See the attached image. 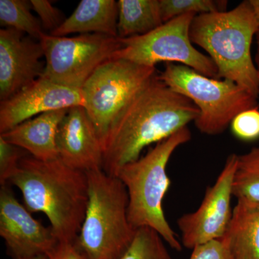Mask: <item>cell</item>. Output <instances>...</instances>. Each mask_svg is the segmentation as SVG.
Here are the masks:
<instances>
[{
	"label": "cell",
	"instance_id": "obj_1",
	"mask_svg": "<svg viewBox=\"0 0 259 259\" xmlns=\"http://www.w3.org/2000/svg\"><path fill=\"white\" fill-rule=\"evenodd\" d=\"M158 75L135 95L109 131L102 165L107 175L115 176L121 167L139 159L145 148L166 139L199 117L193 102L168 88Z\"/></svg>",
	"mask_w": 259,
	"mask_h": 259
},
{
	"label": "cell",
	"instance_id": "obj_2",
	"mask_svg": "<svg viewBox=\"0 0 259 259\" xmlns=\"http://www.w3.org/2000/svg\"><path fill=\"white\" fill-rule=\"evenodd\" d=\"M9 182L21 191L30 212L47 215L59 242H76L88 207L86 172L59 158L42 161L25 155Z\"/></svg>",
	"mask_w": 259,
	"mask_h": 259
},
{
	"label": "cell",
	"instance_id": "obj_3",
	"mask_svg": "<svg viewBox=\"0 0 259 259\" xmlns=\"http://www.w3.org/2000/svg\"><path fill=\"white\" fill-rule=\"evenodd\" d=\"M259 24L248 1L226 12L196 15L191 24L192 44L202 48L217 66L218 79L234 81L256 98L259 77L251 57Z\"/></svg>",
	"mask_w": 259,
	"mask_h": 259
},
{
	"label": "cell",
	"instance_id": "obj_4",
	"mask_svg": "<svg viewBox=\"0 0 259 259\" xmlns=\"http://www.w3.org/2000/svg\"><path fill=\"white\" fill-rule=\"evenodd\" d=\"M188 127L163 140L147 154L121 167L115 177L125 185L128 194V219L135 229L150 228L167 244L180 251L182 243L168 224L163 212V199L171 185L167 165L174 152L190 141Z\"/></svg>",
	"mask_w": 259,
	"mask_h": 259
},
{
	"label": "cell",
	"instance_id": "obj_5",
	"mask_svg": "<svg viewBox=\"0 0 259 259\" xmlns=\"http://www.w3.org/2000/svg\"><path fill=\"white\" fill-rule=\"evenodd\" d=\"M88 204L75 242L86 259H117L132 244L137 230L128 219L127 189L102 168L86 172Z\"/></svg>",
	"mask_w": 259,
	"mask_h": 259
},
{
	"label": "cell",
	"instance_id": "obj_6",
	"mask_svg": "<svg viewBox=\"0 0 259 259\" xmlns=\"http://www.w3.org/2000/svg\"><path fill=\"white\" fill-rule=\"evenodd\" d=\"M158 78L197 107L194 123L204 134H222L238 114L258 107V98L234 81L204 76L185 65L166 63Z\"/></svg>",
	"mask_w": 259,
	"mask_h": 259
},
{
	"label": "cell",
	"instance_id": "obj_7",
	"mask_svg": "<svg viewBox=\"0 0 259 259\" xmlns=\"http://www.w3.org/2000/svg\"><path fill=\"white\" fill-rule=\"evenodd\" d=\"M158 74L156 67L111 59L95 70L81 88L84 109L101 141L120 112Z\"/></svg>",
	"mask_w": 259,
	"mask_h": 259
},
{
	"label": "cell",
	"instance_id": "obj_8",
	"mask_svg": "<svg viewBox=\"0 0 259 259\" xmlns=\"http://www.w3.org/2000/svg\"><path fill=\"white\" fill-rule=\"evenodd\" d=\"M196 15L190 13L177 17L146 35L118 37L122 46L112 59H124L151 67H156L160 62L175 63L218 79L216 65L209 56L197 50L191 41V24Z\"/></svg>",
	"mask_w": 259,
	"mask_h": 259
},
{
	"label": "cell",
	"instance_id": "obj_9",
	"mask_svg": "<svg viewBox=\"0 0 259 259\" xmlns=\"http://www.w3.org/2000/svg\"><path fill=\"white\" fill-rule=\"evenodd\" d=\"M39 41L46 59L41 77L79 90L122 46L118 37L102 34L56 37L44 32Z\"/></svg>",
	"mask_w": 259,
	"mask_h": 259
},
{
	"label": "cell",
	"instance_id": "obj_10",
	"mask_svg": "<svg viewBox=\"0 0 259 259\" xmlns=\"http://www.w3.org/2000/svg\"><path fill=\"white\" fill-rule=\"evenodd\" d=\"M237 159L235 153L228 156L217 180L206 190L199 208L179 218L177 224L185 248L193 249L226 234L233 213L231 197Z\"/></svg>",
	"mask_w": 259,
	"mask_h": 259
},
{
	"label": "cell",
	"instance_id": "obj_11",
	"mask_svg": "<svg viewBox=\"0 0 259 259\" xmlns=\"http://www.w3.org/2000/svg\"><path fill=\"white\" fill-rule=\"evenodd\" d=\"M0 236L14 259L48 255L59 243L52 228L33 218L7 185L0 189Z\"/></svg>",
	"mask_w": 259,
	"mask_h": 259
},
{
	"label": "cell",
	"instance_id": "obj_12",
	"mask_svg": "<svg viewBox=\"0 0 259 259\" xmlns=\"http://www.w3.org/2000/svg\"><path fill=\"white\" fill-rule=\"evenodd\" d=\"M39 40L13 29L0 30V100L5 101L40 79L46 64Z\"/></svg>",
	"mask_w": 259,
	"mask_h": 259
},
{
	"label": "cell",
	"instance_id": "obj_13",
	"mask_svg": "<svg viewBox=\"0 0 259 259\" xmlns=\"http://www.w3.org/2000/svg\"><path fill=\"white\" fill-rule=\"evenodd\" d=\"M82 91L40 77L0 103V133L45 112L84 107Z\"/></svg>",
	"mask_w": 259,
	"mask_h": 259
},
{
	"label": "cell",
	"instance_id": "obj_14",
	"mask_svg": "<svg viewBox=\"0 0 259 259\" xmlns=\"http://www.w3.org/2000/svg\"><path fill=\"white\" fill-rule=\"evenodd\" d=\"M59 158L66 166L87 172L102 168L103 148L84 107H71L56 136Z\"/></svg>",
	"mask_w": 259,
	"mask_h": 259
},
{
	"label": "cell",
	"instance_id": "obj_15",
	"mask_svg": "<svg viewBox=\"0 0 259 259\" xmlns=\"http://www.w3.org/2000/svg\"><path fill=\"white\" fill-rule=\"evenodd\" d=\"M69 109L40 114L15 126L0 136L10 144L28 151L32 157L40 161L57 159L58 129Z\"/></svg>",
	"mask_w": 259,
	"mask_h": 259
},
{
	"label": "cell",
	"instance_id": "obj_16",
	"mask_svg": "<svg viewBox=\"0 0 259 259\" xmlns=\"http://www.w3.org/2000/svg\"><path fill=\"white\" fill-rule=\"evenodd\" d=\"M118 5L115 0H81L76 10L50 35L102 34L117 37Z\"/></svg>",
	"mask_w": 259,
	"mask_h": 259
},
{
	"label": "cell",
	"instance_id": "obj_17",
	"mask_svg": "<svg viewBox=\"0 0 259 259\" xmlns=\"http://www.w3.org/2000/svg\"><path fill=\"white\" fill-rule=\"evenodd\" d=\"M221 239L233 259H259V203L237 199L231 222Z\"/></svg>",
	"mask_w": 259,
	"mask_h": 259
},
{
	"label": "cell",
	"instance_id": "obj_18",
	"mask_svg": "<svg viewBox=\"0 0 259 259\" xmlns=\"http://www.w3.org/2000/svg\"><path fill=\"white\" fill-rule=\"evenodd\" d=\"M117 37L146 35L163 25L159 0H119Z\"/></svg>",
	"mask_w": 259,
	"mask_h": 259
},
{
	"label": "cell",
	"instance_id": "obj_19",
	"mask_svg": "<svg viewBox=\"0 0 259 259\" xmlns=\"http://www.w3.org/2000/svg\"><path fill=\"white\" fill-rule=\"evenodd\" d=\"M31 5L26 0H0V24L40 40L44 33L39 18L31 13Z\"/></svg>",
	"mask_w": 259,
	"mask_h": 259
},
{
	"label": "cell",
	"instance_id": "obj_20",
	"mask_svg": "<svg viewBox=\"0 0 259 259\" xmlns=\"http://www.w3.org/2000/svg\"><path fill=\"white\" fill-rule=\"evenodd\" d=\"M233 196L259 203V146L244 154L238 155Z\"/></svg>",
	"mask_w": 259,
	"mask_h": 259
},
{
	"label": "cell",
	"instance_id": "obj_21",
	"mask_svg": "<svg viewBox=\"0 0 259 259\" xmlns=\"http://www.w3.org/2000/svg\"><path fill=\"white\" fill-rule=\"evenodd\" d=\"M161 236L150 228H139L127 251L117 259H173Z\"/></svg>",
	"mask_w": 259,
	"mask_h": 259
},
{
	"label": "cell",
	"instance_id": "obj_22",
	"mask_svg": "<svg viewBox=\"0 0 259 259\" xmlns=\"http://www.w3.org/2000/svg\"><path fill=\"white\" fill-rule=\"evenodd\" d=\"M163 23L169 21L182 15L194 13L226 12L228 2L214 0H159Z\"/></svg>",
	"mask_w": 259,
	"mask_h": 259
},
{
	"label": "cell",
	"instance_id": "obj_23",
	"mask_svg": "<svg viewBox=\"0 0 259 259\" xmlns=\"http://www.w3.org/2000/svg\"><path fill=\"white\" fill-rule=\"evenodd\" d=\"M22 148L10 144L0 136V184L6 185L15 172L19 163L25 156Z\"/></svg>",
	"mask_w": 259,
	"mask_h": 259
},
{
	"label": "cell",
	"instance_id": "obj_24",
	"mask_svg": "<svg viewBox=\"0 0 259 259\" xmlns=\"http://www.w3.org/2000/svg\"><path fill=\"white\" fill-rule=\"evenodd\" d=\"M231 130L238 139L251 141L259 138L258 107L238 114L232 121Z\"/></svg>",
	"mask_w": 259,
	"mask_h": 259
},
{
	"label": "cell",
	"instance_id": "obj_25",
	"mask_svg": "<svg viewBox=\"0 0 259 259\" xmlns=\"http://www.w3.org/2000/svg\"><path fill=\"white\" fill-rule=\"evenodd\" d=\"M32 10L38 15L42 29L51 32L61 26L64 23V14L60 10L55 8L48 0H30Z\"/></svg>",
	"mask_w": 259,
	"mask_h": 259
},
{
	"label": "cell",
	"instance_id": "obj_26",
	"mask_svg": "<svg viewBox=\"0 0 259 259\" xmlns=\"http://www.w3.org/2000/svg\"><path fill=\"white\" fill-rule=\"evenodd\" d=\"M192 250L190 259H233L222 239L197 245Z\"/></svg>",
	"mask_w": 259,
	"mask_h": 259
},
{
	"label": "cell",
	"instance_id": "obj_27",
	"mask_svg": "<svg viewBox=\"0 0 259 259\" xmlns=\"http://www.w3.org/2000/svg\"><path fill=\"white\" fill-rule=\"evenodd\" d=\"M50 259H86L75 243L59 242L48 254Z\"/></svg>",
	"mask_w": 259,
	"mask_h": 259
},
{
	"label": "cell",
	"instance_id": "obj_28",
	"mask_svg": "<svg viewBox=\"0 0 259 259\" xmlns=\"http://www.w3.org/2000/svg\"><path fill=\"white\" fill-rule=\"evenodd\" d=\"M248 3L259 24V0H248Z\"/></svg>",
	"mask_w": 259,
	"mask_h": 259
},
{
	"label": "cell",
	"instance_id": "obj_29",
	"mask_svg": "<svg viewBox=\"0 0 259 259\" xmlns=\"http://www.w3.org/2000/svg\"><path fill=\"white\" fill-rule=\"evenodd\" d=\"M256 42H257V51L256 54H255V66H256L257 71H258V74L259 77V30L257 32L256 35Z\"/></svg>",
	"mask_w": 259,
	"mask_h": 259
},
{
	"label": "cell",
	"instance_id": "obj_30",
	"mask_svg": "<svg viewBox=\"0 0 259 259\" xmlns=\"http://www.w3.org/2000/svg\"><path fill=\"white\" fill-rule=\"evenodd\" d=\"M19 259H50L49 255L47 254L35 255V256L28 257V258H23Z\"/></svg>",
	"mask_w": 259,
	"mask_h": 259
}]
</instances>
